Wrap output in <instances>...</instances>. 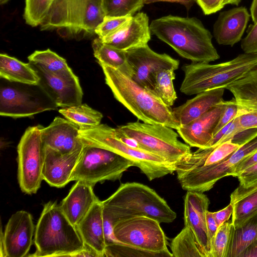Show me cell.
<instances>
[{
  "label": "cell",
  "mask_w": 257,
  "mask_h": 257,
  "mask_svg": "<svg viewBox=\"0 0 257 257\" xmlns=\"http://www.w3.org/2000/svg\"><path fill=\"white\" fill-rule=\"evenodd\" d=\"M157 2L177 3L184 5L186 9H189L195 2H196V0H143L144 4H149Z\"/></svg>",
  "instance_id": "681fc988"
},
{
  "label": "cell",
  "mask_w": 257,
  "mask_h": 257,
  "mask_svg": "<svg viewBox=\"0 0 257 257\" xmlns=\"http://www.w3.org/2000/svg\"><path fill=\"white\" fill-rule=\"evenodd\" d=\"M241 0H196L205 15H210L221 10L227 5L237 6Z\"/></svg>",
  "instance_id": "ab89813d"
},
{
  "label": "cell",
  "mask_w": 257,
  "mask_h": 257,
  "mask_svg": "<svg viewBox=\"0 0 257 257\" xmlns=\"http://www.w3.org/2000/svg\"><path fill=\"white\" fill-rule=\"evenodd\" d=\"M34 243L36 251L29 256H74L84 247L76 226L56 201L44 204L36 227Z\"/></svg>",
  "instance_id": "277c9868"
},
{
  "label": "cell",
  "mask_w": 257,
  "mask_h": 257,
  "mask_svg": "<svg viewBox=\"0 0 257 257\" xmlns=\"http://www.w3.org/2000/svg\"><path fill=\"white\" fill-rule=\"evenodd\" d=\"M240 185L246 186L257 181V163L249 167L236 177Z\"/></svg>",
  "instance_id": "7bdbcfd3"
},
{
  "label": "cell",
  "mask_w": 257,
  "mask_h": 257,
  "mask_svg": "<svg viewBox=\"0 0 257 257\" xmlns=\"http://www.w3.org/2000/svg\"><path fill=\"white\" fill-rule=\"evenodd\" d=\"M257 239V213L240 226L233 229L226 257H240Z\"/></svg>",
  "instance_id": "f546056e"
},
{
  "label": "cell",
  "mask_w": 257,
  "mask_h": 257,
  "mask_svg": "<svg viewBox=\"0 0 257 257\" xmlns=\"http://www.w3.org/2000/svg\"><path fill=\"white\" fill-rule=\"evenodd\" d=\"M28 59L30 63L55 74L64 73L72 71L65 59L49 49L35 51Z\"/></svg>",
  "instance_id": "d6a6232c"
},
{
  "label": "cell",
  "mask_w": 257,
  "mask_h": 257,
  "mask_svg": "<svg viewBox=\"0 0 257 257\" xmlns=\"http://www.w3.org/2000/svg\"><path fill=\"white\" fill-rule=\"evenodd\" d=\"M151 33L148 16L138 13L131 17L117 30L100 39L107 44L126 51L148 44Z\"/></svg>",
  "instance_id": "d6986e66"
},
{
  "label": "cell",
  "mask_w": 257,
  "mask_h": 257,
  "mask_svg": "<svg viewBox=\"0 0 257 257\" xmlns=\"http://www.w3.org/2000/svg\"><path fill=\"white\" fill-rule=\"evenodd\" d=\"M206 218L208 238L211 250L214 237L218 226L213 215V212L207 210L206 213Z\"/></svg>",
  "instance_id": "f6af8a7d"
},
{
  "label": "cell",
  "mask_w": 257,
  "mask_h": 257,
  "mask_svg": "<svg viewBox=\"0 0 257 257\" xmlns=\"http://www.w3.org/2000/svg\"><path fill=\"white\" fill-rule=\"evenodd\" d=\"M257 68V54H239L234 59L216 64L192 62L182 67L184 78L180 91L187 95L207 90L225 87Z\"/></svg>",
  "instance_id": "8992f818"
},
{
  "label": "cell",
  "mask_w": 257,
  "mask_h": 257,
  "mask_svg": "<svg viewBox=\"0 0 257 257\" xmlns=\"http://www.w3.org/2000/svg\"><path fill=\"white\" fill-rule=\"evenodd\" d=\"M170 246L175 257H206L193 231L187 225L172 239Z\"/></svg>",
  "instance_id": "4dcf8cb0"
},
{
  "label": "cell",
  "mask_w": 257,
  "mask_h": 257,
  "mask_svg": "<svg viewBox=\"0 0 257 257\" xmlns=\"http://www.w3.org/2000/svg\"><path fill=\"white\" fill-rule=\"evenodd\" d=\"M225 89L235 100L236 116L242 130L257 128V68Z\"/></svg>",
  "instance_id": "e0dca14e"
},
{
  "label": "cell",
  "mask_w": 257,
  "mask_h": 257,
  "mask_svg": "<svg viewBox=\"0 0 257 257\" xmlns=\"http://www.w3.org/2000/svg\"><path fill=\"white\" fill-rule=\"evenodd\" d=\"M142 148L175 165L191 153L190 146L178 139L173 128L146 122H128L117 127Z\"/></svg>",
  "instance_id": "ba28073f"
},
{
  "label": "cell",
  "mask_w": 257,
  "mask_h": 257,
  "mask_svg": "<svg viewBox=\"0 0 257 257\" xmlns=\"http://www.w3.org/2000/svg\"><path fill=\"white\" fill-rule=\"evenodd\" d=\"M232 212L233 206L230 203L224 208L217 212H213V215L218 226H220L223 223L227 221L232 215Z\"/></svg>",
  "instance_id": "bcb514c9"
},
{
  "label": "cell",
  "mask_w": 257,
  "mask_h": 257,
  "mask_svg": "<svg viewBox=\"0 0 257 257\" xmlns=\"http://www.w3.org/2000/svg\"><path fill=\"white\" fill-rule=\"evenodd\" d=\"M237 113V106L235 99L233 98L230 100L225 101V108L215 127L214 135L232 121L236 116Z\"/></svg>",
  "instance_id": "60d3db41"
},
{
  "label": "cell",
  "mask_w": 257,
  "mask_h": 257,
  "mask_svg": "<svg viewBox=\"0 0 257 257\" xmlns=\"http://www.w3.org/2000/svg\"><path fill=\"white\" fill-rule=\"evenodd\" d=\"M135 166L130 160L109 150L83 144L70 182L82 180L93 186L106 180H120L123 173Z\"/></svg>",
  "instance_id": "9c48e42d"
},
{
  "label": "cell",
  "mask_w": 257,
  "mask_h": 257,
  "mask_svg": "<svg viewBox=\"0 0 257 257\" xmlns=\"http://www.w3.org/2000/svg\"><path fill=\"white\" fill-rule=\"evenodd\" d=\"M104 256H147L163 257L158 253L142 250L133 246H129L120 242H115L106 244L104 252Z\"/></svg>",
  "instance_id": "74e56055"
},
{
  "label": "cell",
  "mask_w": 257,
  "mask_h": 257,
  "mask_svg": "<svg viewBox=\"0 0 257 257\" xmlns=\"http://www.w3.org/2000/svg\"><path fill=\"white\" fill-rule=\"evenodd\" d=\"M173 69H162L156 73L154 93L167 106L171 107L177 98L174 87L175 74Z\"/></svg>",
  "instance_id": "836d02e7"
},
{
  "label": "cell",
  "mask_w": 257,
  "mask_h": 257,
  "mask_svg": "<svg viewBox=\"0 0 257 257\" xmlns=\"http://www.w3.org/2000/svg\"><path fill=\"white\" fill-rule=\"evenodd\" d=\"M250 11L252 22L254 23L257 22V0H252Z\"/></svg>",
  "instance_id": "816d5d0a"
},
{
  "label": "cell",
  "mask_w": 257,
  "mask_h": 257,
  "mask_svg": "<svg viewBox=\"0 0 257 257\" xmlns=\"http://www.w3.org/2000/svg\"><path fill=\"white\" fill-rule=\"evenodd\" d=\"M151 33L192 62L209 63L219 58L212 35L197 18L169 15L153 20Z\"/></svg>",
  "instance_id": "7a4b0ae2"
},
{
  "label": "cell",
  "mask_w": 257,
  "mask_h": 257,
  "mask_svg": "<svg viewBox=\"0 0 257 257\" xmlns=\"http://www.w3.org/2000/svg\"><path fill=\"white\" fill-rule=\"evenodd\" d=\"M143 0H102L105 16L131 17L144 6Z\"/></svg>",
  "instance_id": "e575fe53"
},
{
  "label": "cell",
  "mask_w": 257,
  "mask_h": 257,
  "mask_svg": "<svg viewBox=\"0 0 257 257\" xmlns=\"http://www.w3.org/2000/svg\"><path fill=\"white\" fill-rule=\"evenodd\" d=\"M113 236L118 242L136 248L173 257L160 223L147 216H136L119 220L112 226Z\"/></svg>",
  "instance_id": "30bf717a"
},
{
  "label": "cell",
  "mask_w": 257,
  "mask_h": 257,
  "mask_svg": "<svg viewBox=\"0 0 257 257\" xmlns=\"http://www.w3.org/2000/svg\"><path fill=\"white\" fill-rule=\"evenodd\" d=\"M0 77L10 82L35 85L40 80L30 63H24L3 53L0 55Z\"/></svg>",
  "instance_id": "83f0119b"
},
{
  "label": "cell",
  "mask_w": 257,
  "mask_h": 257,
  "mask_svg": "<svg viewBox=\"0 0 257 257\" xmlns=\"http://www.w3.org/2000/svg\"><path fill=\"white\" fill-rule=\"evenodd\" d=\"M84 244L93 248L102 257L106 245L103 214V205L98 199L87 214L76 226Z\"/></svg>",
  "instance_id": "484cf974"
},
{
  "label": "cell",
  "mask_w": 257,
  "mask_h": 257,
  "mask_svg": "<svg viewBox=\"0 0 257 257\" xmlns=\"http://www.w3.org/2000/svg\"><path fill=\"white\" fill-rule=\"evenodd\" d=\"M10 0H0V4L1 5H4L7 3Z\"/></svg>",
  "instance_id": "f5cc1de1"
},
{
  "label": "cell",
  "mask_w": 257,
  "mask_h": 257,
  "mask_svg": "<svg viewBox=\"0 0 257 257\" xmlns=\"http://www.w3.org/2000/svg\"><path fill=\"white\" fill-rule=\"evenodd\" d=\"M256 150L257 135L219 163L177 172L178 180L184 190L209 191L219 179L232 176L238 164Z\"/></svg>",
  "instance_id": "4fadbf2b"
},
{
  "label": "cell",
  "mask_w": 257,
  "mask_h": 257,
  "mask_svg": "<svg viewBox=\"0 0 257 257\" xmlns=\"http://www.w3.org/2000/svg\"><path fill=\"white\" fill-rule=\"evenodd\" d=\"M209 203L203 192L187 191L184 197V225L192 229L206 257H211V251L206 218Z\"/></svg>",
  "instance_id": "ac0fdd59"
},
{
  "label": "cell",
  "mask_w": 257,
  "mask_h": 257,
  "mask_svg": "<svg viewBox=\"0 0 257 257\" xmlns=\"http://www.w3.org/2000/svg\"><path fill=\"white\" fill-rule=\"evenodd\" d=\"M67 119L80 127H86L100 124L102 114L86 104L62 107L59 110Z\"/></svg>",
  "instance_id": "1f68e13d"
},
{
  "label": "cell",
  "mask_w": 257,
  "mask_h": 257,
  "mask_svg": "<svg viewBox=\"0 0 257 257\" xmlns=\"http://www.w3.org/2000/svg\"><path fill=\"white\" fill-rule=\"evenodd\" d=\"M55 0H25L24 18L26 23L33 27L40 26Z\"/></svg>",
  "instance_id": "d590c367"
},
{
  "label": "cell",
  "mask_w": 257,
  "mask_h": 257,
  "mask_svg": "<svg viewBox=\"0 0 257 257\" xmlns=\"http://www.w3.org/2000/svg\"><path fill=\"white\" fill-rule=\"evenodd\" d=\"M93 187L83 181H77L60 205L64 214L75 226L98 199L94 193Z\"/></svg>",
  "instance_id": "cb8c5ba5"
},
{
  "label": "cell",
  "mask_w": 257,
  "mask_h": 257,
  "mask_svg": "<svg viewBox=\"0 0 257 257\" xmlns=\"http://www.w3.org/2000/svg\"><path fill=\"white\" fill-rule=\"evenodd\" d=\"M241 48L244 53L257 54V22L249 26L247 35L241 40Z\"/></svg>",
  "instance_id": "b9f144b4"
},
{
  "label": "cell",
  "mask_w": 257,
  "mask_h": 257,
  "mask_svg": "<svg viewBox=\"0 0 257 257\" xmlns=\"http://www.w3.org/2000/svg\"><path fill=\"white\" fill-rule=\"evenodd\" d=\"M106 84L114 98L144 122L164 125L176 130L180 126L171 107L118 70L98 63Z\"/></svg>",
  "instance_id": "3957f363"
},
{
  "label": "cell",
  "mask_w": 257,
  "mask_h": 257,
  "mask_svg": "<svg viewBox=\"0 0 257 257\" xmlns=\"http://www.w3.org/2000/svg\"><path fill=\"white\" fill-rule=\"evenodd\" d=\"M240 257H257V239L246 248Z\"/></svg>",
  "instance_id": "f907efd6"
},
{
  "label": "cell",
  "mask_w": 257,
  "mask_h": 257,
  "mask_svg": "<svg viewBox=\"0 0 257 257\" xmlns=\"http://www.w3.org/2000/svg\"><path fill=\"white\" fill-rule=\"evenodd\" d=\"M74 256H94L102 257L101 255L89 245L84 243L83 249L76 253Z\"/></svg>",
  "instance_id": "c3c4849f"
},
{
  "label": "cell",
  "mask_w": 257,
  "mask_h": 257,
  "mask_svg": "<svg viewBox=\"0 0 257 257\" xmlns=\"http://www.w3.org/2000/svg\"><path fill=\"white\" fill-rule=\"evenodd\" d=\"M18 178L20 189L25 193H37L43 180L45 145L40 125L30 126L18 146Z\"/></svg>",
  "instance_id": "8fae6325"
},
{
  "label": "cell",
  "mask_w": 257,
  "mask_h": 257,
  "mask_svg": "<svg viewBox=\"0 0 257 257\" xmlns=\"http://www.w3.org/2000/svg\"><path fill=\"white\" fill-rule=\"evenodd\" d=\"M106 244L113 242L112 226L116 221L136 216H147L160 223L172 222L177 215L166 200L153 189L138 182L122 183L102 201Z\"/></svg>",
  "instance_id": "6da1fadb"
},
{
  "label": "cell",
  "mask_w": 257,
  "mask_h": 257,
  "mask_svg": "<svg viewBox=\"0 0 257 257\" xmlns=\"http://www.w3.org/2000/svg\"><path fill=\"white\" fill-rule=\"evenodd\" d=\"M126 56L132 69V78L154 94L156 73L162 69L175 70L179 66L178 60L155 52L148 44L126 51Z\"/></svg>",
  "instance_id": "5bb4252c"
},
{
  "label": "cell",
  "mask_w": 257,
  "mask_h": 257,
  "mask_svg": "<svg viewBox=\"0 0 257 257\" xmlns=\"http://www.w3.org/2000/svg\"><path fill=\"white\" fill-rule=\"evenodd\" d=\"M0 89V115L19 118L30 116L40 112L55 110L58 107L38 85L9 81Z\"/></svg>",
  "instance_id": "7c38bea8"
},
{
  "label": "cell",
  "mask_w": 257,
  "mask_h": 257,
  "mask_svg": "<svg viewBox=\"0 0 257 257\" xmlns=\"http://www.w3.org/2000/svg\"><path fill=\"white\" fill-rule=\"evenodd\" d=\"M79 138L83 144L109 150L132 161L150 181L175 172V166L165 159L126 145L117 138L115 129L107 124L80 127Z\"/></svg>",
  "instance_id": "52a82bcc"
},
{
  "label": "cell",
  "mask_w": 257,
  "mask_h": 257,
  "mask_svg": "<svg viewBox=\"0 0 257 257\" xmlns=\"http://www.w3.org/2000/svg\"><path fill=\"white\" fill-rule=\"evenodd\" d=\"M92 47L98 63L118 70L132 77L133 71L126 58V51L103 42L99 37L93 40Z\"/></svg>",
  "instance_id": "f1b7e54d"
},
{
  "label": "cell",
  "mask_w": 257,
  "mask_h": 257,
  "mask_svg": "<svg viewBox=\"0 0 257 257\" xmlns=\"http://www.w3.org/2000/svg\"><path fill=\"white\" fill-rule=\"evenodd\" d=\"M233 120L229 122L228 124L222 127L220 130H219L217 133L214 134L211 139V141L207 145V148L213 147L216 146V145L221 140V139L224 137V135L226 134V132L229 128L231 124L232 123Z\"/></svg>",
  "instance_id": "7dc6e473"
},
{
  "label": "cell",
  "mask_w": 257,
  "mask_h": 257,
  "mask_svg": "<svg viewBox=\"0 0 257 257\" xmlns=\"http://www.w3.org/2000/svg\"><path fill=\"white\" fill-rule=\"evenodd\" d=\"M225 107L224 100L189 123L180 126L176 130L179 136L190 147L206 148Z\"/></svg>",
  "instance_id": "44dd1931"
},
{
  "label": "cell",
  "mask_w": 257,
  "mask_h": 257,
  "mask_svg": "<svg viewBox=\"0 0 257 257\" xmlns=\"http://www.w3.org/2000/svg\"><path fill=\"white\" fill-rule=\"evenodd\" d=\"M230 203L233 206L231 222L236 228L257 213V181L239 185L231 193Z\"/></svg>",
  "instance_id": "4316f807"
},
{
  "label": "cell",
  "mask_w": 257,
  "mask_h": 257,
  "mask_svg": "<svg viewBox=\"0 0 257 257\" xmlns=\"http://www.w3.org/2000/svg\"><path fill=\"white\" fill-rule=\"evenodd\" d=\"M130 17L105 16L103 21L95 29V34L101 39L117 30L127 21Z\"/></svg>",
  "instance_id": "f35d334b"
},
{
  "label": "cell",
  "mask_w": 257,
  "mask_h": 257,
  "mask_svg": "<svg viewBox=\"0 0 257 257\" xmlns=\"http://www.w3.org/2000/svg\"><path fill=\"white\" fill-rule=\"evenodd\" d=\"M30 63L40 77L39 85L58 107H66L82 104V90L78 77L72 70L55 74Z\"/></svg>",
  "instance_id": "9a60e30c"
},
{
  "label": "cell",
  "mask_w": 257,
  "mask_h": 257,
  "mask_svg": "<svg viewBox=\"0 0 257 257\" xmlns=\"http://www.w3.org/2000/svg\"><path fill=\"white\" fill-rule=\"evenodd\" d=\"M104 17L102 0H55L40 29L79 40L96 35Z\"/></svg>",
  "instance_id": "5b68a950"
},
{
  "label": "cell",
  "mask_w": 257,
  "mask_h": 257,
  "mask_svg": "<svg viewBox=\"0 0 257 257\" xmlns=\"http://www.w3.org/2000/svg\"><path fill=\"white\" fill-rule=\"evenodd\" d=\"M250 14L244 7L219 13L213 25V36L219 45L233 46L241 40Z\"/></svg>",
  "instance_id": "603a6c76"
},
{
  "label": "cell",
  "mask_w": 257,
  "mask_h": 257,
  "mask_svg": "<svg viewBox=\"0 0 257 257\" xmlns=\"http://www.w3.org/2000/svg\"><path fill=\"white\" fill-rule=\"evenodd\" d=\"M40 127L44 145L60 153H71L83 146L79 138L80 127L67 119L58 116L48 126Z\"/></svg>",
  "instance_id": "7402d4cb"
},
{
  "label": "cell",
  "mask_w": 257,
  "mask_h": 257,
  "mask_svg": "<svg viewBox=\"0 0 257 257\" xmlns=\"http://www.w3.org/2000/svg\"><path fill=\"white\" fill-rule=\"evenodd\" d=\"M83 147L72 152L63 154L45 146L43 180L52 187L65 186L70 182Z\"/></svg>",
  "instance_id": "ffe728a7"
},
{
  "label": "cell",
  "mask_w": 257,
  "mask_h": 257,
  "mask_svg": "<svg viewBox=\"0 0 257 257\" xmlns=\"http://www.w3.org/2000/svg\"><path fill=\"white\" fill-rule=\"evenodd\" d=\"M225 88L217 87L200 92L183 104L172 109L180 126L186 125L224 101Z\"/></svg>",
  "instance_id": "d4e9b609"
},
{
  "label": "cell",
  "mask_w": 257,
  "mask_h": 257,
  "mask_svg": "<svg viewBox=\"0 0 257 257\" xmlns=\"http://www.w3.org/2000/svg\"><path fill=\"white\" fill-rule=\"evenodd\" d=\"M233 229L231 222L227 221L218 227L211 248V257H226Z\"/></svg>",
  "instance_id": "8d00e7d4"
},
{
  "label": "cell",
  "mask_w": 257,
  "mask_h": 257,
  "mask_svg": "<svg viewBox=\"0 0 257 257\" xmlns=\"http://www.w3.org/2000/svg\"><path fill=\"white\" fill-rule=\"evenodd\" d=\"M35 227L31 214L24 210L14 213L4 232L1 233V256H27L33 242Z\"/></svg>",
  "instance_id": "2e32d148"
},
{
  "label": "cell",
  "mask_w": 257,
  "mask_h": 257,
  "mask_svg": "<svg viewBox=\"0 0 257 257\" xmlns=\"http://www.w3.org/2000/svg\"><path fill=\"white\" fill-rule=\"evenodd\" d=\"M257 163V150L244 158L236 166L232 176L236 177L242 171Z\"/></svg>",
  "instance_id": "ee69618b"
}]
</instances>
